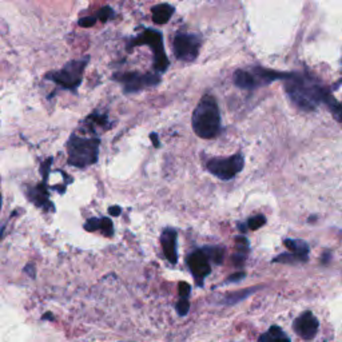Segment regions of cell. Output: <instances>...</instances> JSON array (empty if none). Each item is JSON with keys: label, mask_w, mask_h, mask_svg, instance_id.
<instances>
[{"label": "cell", "mask_w": 342, "mask_h": 342, "mask_svg": "<svg viewBox=\"0 0 342 342\" xmlns=\"http://www.w3.org/2000/svg\"><path fill=\"white\" fill-rule=\"evenodd\" d=\"M283 82L287 97L304 111H313L321 103H324L327 90H325L318 80H314L309 75L289 72Z\"/></svg>", "instance_id": "cell-1"}, {"label": "cell", "mask_w": 342, "mask_h": 342, "mask_svg": "<svg viewBox=\"0 0 342 342\" xmlns=\"http://www.w3.org/2000/svg\"><path fill=\"white\" fill-rule=\"evenodd\" d=\"M194 133L203 139H212L221 131V112L216 98L205 95L195 107L191 116Z\"/></svg>", "instance_id": "cell-2"}, {"label": "cell", "mask_w": 342, "mask_h": 342, "mask_svg": "<svg viewBox=\"0 0 342 342\" xmlns=\"http://www.w3.org/2000/svg\"><path fill=\"white\" fill-rule=\"evenodd\" d=\"M101 141L98 138H80L72 135L67 145L68 163L75 167H87L98 162Z\"/></svg>", "instance_id": "cell-3"}, {"label": "cell", "mask_w": 342, "mask_h": 342, "mask_svg": "<svg viewBox=\"0 0 342 342\" xmlns=\"http://www.w3.org/2000/svg\"><path fill=\"white\" fill-rule=\"evenodd\" d=\"M138 46H150L151 47L154 54V70L156 71V74L164 72L167 70L168 66H170V62H168L167 55L164 52L163 36H162L159 31L146 28L139 36L134 37L127 45V51L131 52L133 49L138 47Z\"/></svg>", "instance_id": "cell-4"}, {"label": "cell", "mask_w": 342, "mask_h": 342, "mask_svg": "<svg viewBox=\"0 0 342 342\" xmlns=\"http://www.w3.org/2000/svg\"><path fill=\"white\" fill-rule=\"evenodd\" d=\"M89 60L90 56H84L82 59L71 60L64 64L62 70L50 74L49 78L63 89L76 90L79 84L82 83L83 72H84L86 66L89 64Z\"/></svg>", "instance_id": "cell-5"}, {"label": "cell", "mask_w": 342, "mask_h": 342, "mask_svg": "<svg viewBox=\"0 0 342 342\" xmlns=\"http://www.w3.org/2000/svg\"><path fill=\"white\" fill-rule=\"evenodd\" d=\"M245 158L242 154H234L229 158H211L206 163L208 173L222 181H230L243 170Z\"/></svg>", "instance_id": "cell-6"}, {"label": "cell", "mask_w": 342, "mask_h": 342, "mask_svg": "<svg viewBox=\"0 0 342 342\" xmlns=\"http://www.w3.org/2000/svg\"><path fill=\"white\" fill-rule=\"evenodd\" d=\"M114 78L122 83L126 93H138L149 87H155L160 83V76L156 72H149V74L126 72V74L114 75Z\"/></svg>", "instance_id": "cell-7"}, {"label": "cell", "mask_w": 342, "mask_h": 342, "mask_svg": "<svg viewBox=\"0 0 342 342\" xmlns=\"http://www.w3.org/2000/svg\"><path fill=\"white\" fill-rule=\"evenodd\" d=\"M202 39L193 34H177L173 41L175 56L185 62H194L198 58Z\"/></svg>", "instance_id": "cell-8"}, {"label": "cell", "mask_w": 342, "mask_h": 342, "mask_svg": "<svg viewBox=\"0 0 342 342\" xmlns=\"http://www.w3.org/2000/svg\"><path fill=\"white\" fill-rule=\"evenodd\" d=\"M294 330L297 331L302 338L310 339L316 335L318 330V321L312 314V312H305L302 316H300L294 322Z\"/></svg>", "instance_id": "cell-9"}, {"label": "cell", "mask_w": 342, "mask_h": 342, "mask_svg": "<svg viewBox=\"0 0 342 342\" xmlns=\"http://www.w3.org/2000/svg\"><path fill=\"white\" fill-rule=\"evenodd\" d=\"M187 264H189V268L191 270L195 278L199 281V279L205 278L208 273L211 272L210 269V265H208L207 256L203 254L202 250H198L195 253L190 254L189 260H187Z\"/></svg>", "instance_id": "cell-10"}, {"label": "cell", "mask_w": 342, "mask_h": 342, "mask_svg": "<svg viewBox=\"0 0 342 342\" xmlns=\"http://www.w3.org/2000/svg\"><path fill=\"white\" fill-rule=\"evenodd\" d=\"M163 251L171 264H177V231L174 229H166L160 237Z\"/></svg>", "instance_id": "cell-11"}, {"label": "cell", "mask_w": 342, "mask_h": 342, "mask_svg": "<svg viewBox=\"0 0 342 342\" xmlns=\"http://www.w3.org/2000/svg\"><path fill=\"white\" fill-rule=\"evenodd\" d=\"M233 80L234 84L242 90H254L258 87L255 76L251 71L237 70L233 75Z\"/></svg>", "instance_id": "cell-12"}, {"label": "cell", "mask_w": 342, "mask_h": 342, "mask_svg": "<svg viewBox=\"0 0 342 342\" xmlns=\"http://www.w3.org/2000/svg\"><path fill=\"white\" fill-rule=\"evenodd\" d=\"M151 12H153V22L158 26H162V24H166L171 19L173 14H174V7L167 3L156 4L153 7Z\"/></svg>", "instance_id": "cell-13"}, {"label": "cell", "mask_w": 342, "mask_h": 342, "mask_svg": "<svg viewBox=\"0 0 342 342\" xmlns=\"http://www.w3.org/2000/svg\"><path fill=\"white\" fill-rule=\"evenodd\" d=\"M28 197L32 202H34L36 206H40V207H47V206H51L49 201V193H47V187H46V182L37 185L35 189H31L28 191Z\"/></svg>", "instance_id": "cell-14"}, {"label": "cell", "mask_w": 342, "mask_h": 342, "mask_svg": "<svg viewBox=\"0 0 342 342\" xmlns=\"http://www.w3.org/2000/svg\"><path fill=\"white\" fill-rule=\"evenodd\" d=\"M285 245L293 254L298 258V261H306L309 254V246L304 241L300 239H285Z\"/></svg>", "instance_id": "cell-15"}, {"label": "cell", "mask_w": 342, "mask_h": 342, "mask_svg": "<svg viewBox=\"0 0 342 342\" xmlns=\"http://www.w3.org/2000/svg\"><path fill=\"white\" fill-rule=\"evenodd\" d=\"M202 251L207 256V260L214 261L217 265L222 264L223 255H225V250L222 247H220V246H206L202 249Z\"/></svg>", "instance_id": "cell-16"}, {"label": "cell", "mask_w": 342, "mask_h": 342, "mask_svg": "<svg viewBox=\"0 0 342 342\" xmlns=\"http://www.w3.org/2000/svg\"><path fill=\"white\" fill-rule=\"evenodd\" d=\"M256 290V287H251L250 290H245V291H241V293H235V294H231V295H229V297L226 298V304H235V302H239L242 301V300H245L247 295H250L251 293H254V291Z\"/></svg>", "instance_id": "cell-17"}, {"label": "cell", "mask_w": 342, "mask_h": 342, "mask_svg": "<svg viewBox=\"0 0 342 342\" xmlns=\"http://www.w3.org/2000/svg\"><path fill=\"white\" fill-rule=\"evenodd\" d=\"M114 18H115V11H114L111 7H108V6L101 8L97 15V19H99V20L103 23H106L107 20H111V19Z\"/></svg>", "instance_id": "cell-18"}, {"label": "cell", "mask_w": 342, "mask_h": 342, "mask_svg": "<svg viewBox=\"0 0 342 342\" xmlns=\"http://www.w3.org/2000/svg\"><path fill=\"white\" fill-rule=\"evenodd\" d=\"M99 230H101L104 235L111 237V235L114 234V226H112L111 220H108V218H101V226H99Z\"/></svg>", "instance_id": "cell-19"}, {"label": "cell", "mask_w": 342, "mask_h": 342, "mask_svg": "<svg viewBox=\"0 0 342 342\" xmlns=\"http://www.w3.org/2000/svg\"><path fill=\"white\" fill-rule=\"evenodd\" d=\"M265 223H266V218L264 216H255L250 218L249 222H247V227L251 230H256V229L264 226Z\"/></svg>", "instance_id": "cell-20"}, {"label": "cell", "mask_w": 342, "mask_h": 342, "mask_svg": "<svg viewBox=\"0 0 342 342\" xmlns=\"http://www.w3.org/2000/svg\"><path fill=\"white\" fill-rule=\"evenodd\" d=\"M190 309V304L187 301V298H181L179 302L177 304V310H178L179 316H186L187 312Z\"/></svg>", "instance_id": "cell-21"}, {"label": "cell", "mask_w": 342, "mask_h": 342, "mask_svg": "<svg viewBox=\"0 0 342 342\" xmlns=\"http://www.w3.org/2000/svg\"><path fill=\"white\" fill-rule=\"evenodd\" d=\"M99 226H101V218H91L84 223V229L87 231L99 230Z\"/></svg>", "instance_id": "cell-22"}, {"label": "cell", "mask_w": 342, "mask_h": 342, "mask_svg": "<svg viewBox=\"0 0 342 342\" xmlns=\"http://www.w3.org/2000/svg\"><path fill=\"white\" fill-rule=\"evenodd\" d=\"M97 16H89V18H82L78 22V24L83 28H90V27H93L95 23H97Z\"/></svg>", "instance_id": "cell-23"}, {"label": "cell", "mask_w": 342, "mask_h": 342, "mask_svg": "<svg viewBox=\"0 0 342 342\" xmlns=\"http://www.w3.org/2000/svg\"><path fill=\"white\" fill-rule=\"evenodd\" d=\"M179 295L181 298H187L190 295V285L186 282L179 283Z\"/></svg>", "instance_id": "cell-24"}, {"label": "cell", "mask_w": 342, "mask_h": 342, "mask_svg": "<svg viewBox=\"0 0 342 342\" xmlns=\"http://www.w3.org/2000/svg\"><path fill=\"white\" fill-rule=\"evenodd\" d=\"M269 334L272 335L273 338H279V337H285V333L282 331V329L278 326H272L270 327V330L268 331Z\"/></svg>", "instance_id": "cell-25"}, {"label": "cell", "mask_w": 342, "mask_h": 342, "mask_svg": "<svg viewBox=\"0 0 342 342\" xmlns=\"http://www.w3.org/2000/svg\"><path fill=\"white\" fill-rule=\"evenodd\" d=\"M51 162H52V159H51V158H50V159H47V160H46V162H45V163L41 164L40 171H41V174H43V177H45V182H46V181H47V178H49L50 164H51Z\"/></svg>", "instance_id": "cell-26"}, {"label": "cell", "mask_w": 342, "mask_h": 342, "mask_svg": "<svg viewBox=\"0 0 342 342\" xmlns=\"http://www.w3.org/2000/svg\"><path fill=\"white\" fill-rule=\"evenodd\" d=\"M246 260V254H235L234 255V262L235 265H238V266H242L243 262Z\"/></svg>", "instance_id": "cell-27"}, {"label": "cell", "mask_w": 342, "mask_h": 342, "mask_svg": "<svg viewBox=\"0 0 342 342\" xmlns=\"http://www.w3.org/2000/svg\"><path fill=\"white\" fill-rule=\"evenodd\" d=\"M108 211H110V214L112 217H118L122 212V210H120L119 206H111V207L108 208Z\"/></svg>", "instance_id": "cell-28"}, {"label": "cell", "mask_w": 342, "mask_h": 342, "mask_svg": "<svg viewBox=\"0 0 342 342\" xmlns=\"http://www.w3.org/2000/svg\"><path fill=\"white\" fill-rule=\"evenodd\" d=\"M243 277H245V273L243 272L239 273V274L230 275V277H229V282H233V281H239V279H242Z\"/></svg>", "instance_id": "cell-29"}, {"label": "cell", "mask_w": 342, "mask_h": 342, "mask_svg": "<svg viewBox=\"0 0 342 342\" xmlns=\"http://www.w3.org/2000/svg\"><path fill=\"white\" fill-rule=\"evenodd\" d=\"M150 139H151V141H153V143H154V146H155L156 149H158V147H159V139H158V135L155 134V133H153V134L150 135Z\"/></svg>", "instance_id": "cell-30"}, {"label": "cell", "mask_w": 342, "mask_h": 342, "mask_svg": "<svg viewBox=\"0 0 342 342\" xmlns=\"http://www.w3.org/2000/svg\"><path fill=\"white\" fill-rule=\"evenodd\" d=\"M270 337H272V335H270ZM270 342H290V339L287 338L286 335H285V337H279V338H273L272 337Z\"/></svg>", "instance_id": "cell-31"}, {"label": "cell", "mask_w": 342, "mask_h": 342, "mask_svg": "<svg viewBox=\"0 0 342 342\" xmlns=\"http://www.w3.org/2000/svg\"><path fill=\"white\" fill-rule=\"evenodd\" d=\"M238 227H239V230H241L242 233H245V231H246V226H245V223H239V225H238Z\"/></svg>", "instance_id": "cell-32"}, {"label": "cell", "mask_w": 342, "mask_h": 342, "mask_svg": "<svg viewBox=\"0 0 342 342\" xmlns=\"http://www.w3.org/2000/svg\"><path fill=\"white\" fill-rule=\"evenodd\" d=\"M46 318H52V316L50 314V313L49 314H45V316H43V320H46Z\"/></svg>", "instance_id": "cell-33"}, {"label": "cell", "mask_w": 342, "mask_h": 342, "mask_svg": "<svg viewBox=\"0 0 342 342\" xmlns=\"http://www.w3.org/2000/svg\"><path fill=\"white\" fill-rule=\"evenodd\" d=\"M0 205H2V199H0Z\"/></svg>", "instance_id": "cell-34"}]
</instances>
